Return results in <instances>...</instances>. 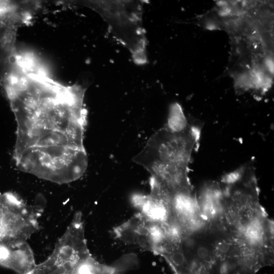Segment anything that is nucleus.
Returning <instances> with one entry per match:
<instances>
[{
	"mask_svg": "<svg viewBox=\"0 0 274 274\" xmlns=\"http://www.w3.org/2000/svg\"><path fill=\"white\" fill-rule=\"evenodd\" d=\"M5 88L16 122V166L59 184L81 178L88 162L84 89L29 73L22 63L12 71Z\"/></svg>",
	"mask_w": 274,
	"mask_h": 274,
	"instance_id": "obj_1",
	"label": "nucleus"
},
{
	"mask_svg": "<svg viewBox=\"0 0 274 274\" xmlns=\"http://www.w3.org/2000/svg\"><path fill=\"white\" fill-rule=\"evenodd\" d=\"M200 133L199 127L190 124L180 131L173 130L165 126L150 138L133 160L147 170L189 168Z\"/></svg>",
	"mask_w": 274,
	"mask_h": 274,
	"instance_id": "obj_2",
	"label": "nucleus"
},
{
	"mask_svg": "<svg viewBox=\"0 0 274 274\" xmlns=\"http://www.w3.org/2000/svg\"><path fill=\"white\" fill-rule=\"evenodd\" d=\"M39 215L16 194L0 193V265L38 229Z\"/></svg>",
	"mask_w": 274,
	"mask_h": 274,
	"instance_id": "obj_3",
	"label": "nucleus"
},
{
	"mask_svg": "<svg viewBox=\"0 0 274 274\" xmlns=\"http://www.w3.org/2000/svg\"><path fill=\"white\" fill-rule=\"evenodd\" d=\"M113 232L122 242L156 254L178 235L175 230L140 212L115 228Z\"/></svg>",
	"mask_w": 274,
	"mask_h": 274,
	"instance_id": "obj_4",
	"label": "nucleus"
},
{
	"mask_svg": "<svg viewBox=\"0 0 274 274\" xmlns=\"http://www.w3.org/2000/svg\"><path fill=\"white\" fill-rule=\"evenodd\" d=\"M150 191L148 195L134 198L135 206L151 220L178 232L174 204V194L151 177Z\"/></svg>",
	"mask_w": 274,
	"mask_h": 274,
	"instance_id": "obj_5",
	"label": "nucleus"
},
{
	"mask_svg": "<svg viewBox=\"0 0 274 274\" xmlns=\"http://www.w3.org/2000/svg\"><path fill=\"white\" fill-rule=\"evenodd\" d=\"M67 274H119L113 266L100 263L91 255Z\"/></svg>",
	"mask_w": 274,
	"mask_h": 274,
	"instance_id": "obj_6",
	"label": "nucleus"
},
{
	"mask_svg": "<svg viewBox=\"0 0 274 274\" xmlns=\"http://www.w3.org/2000/svg\"><path fill=\"white\" fill-rule=\"evenodd\" d=\"M188 124L181 107L178 104L173 105L166 126L173 130L180 131L185 129Z\"/></svg>",
	"mask_w": 274,
	"mask_h": 274,
	"instance_id": "obj_7",
	"label": "nucleus"
}]
</instances>
